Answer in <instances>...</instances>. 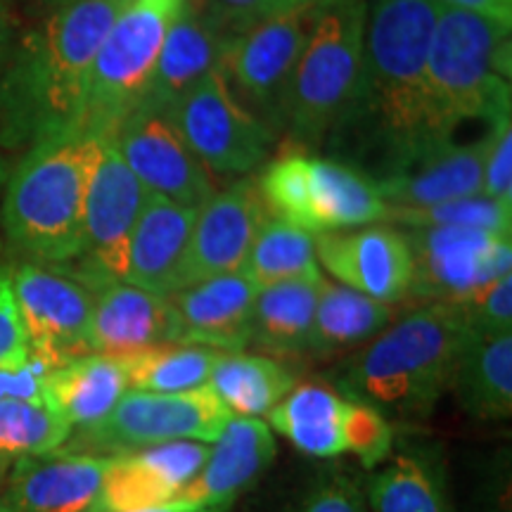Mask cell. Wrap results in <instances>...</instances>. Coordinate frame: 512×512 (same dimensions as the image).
<instances>
[{
  "mask_svg": "<svg viewBox=\"0 0 512 512\" xmlns=\"http://www.w3.org/2000/svg\"><path fill=\"white\" fill-rule=\"evenodd\" d=\"M230 418L233 413L209 387L176 394L128 389L105 420L81 434L98 456H121L171 441L211 444Z\"/></svg>",
  "mask_w": 512,
  "mask_h": 512,
  "instance_id": "obj_10",
  "label": "cell"
},
{
  "mask_svg": "<svg viewBox=\"0 0 512 512\" xmlns=\"http://www.w3.org/2000/svg\"><path fill=\"white\" fill-rule=\"evenodd\" d=\"M209 456L202 441H171L114 456L95 512H128L171 503L200 475Z\"/></svg>",
  "mask_w": 512,
  "mask_h": 512,
  "instance_id": "obj_20",
  "label": "cell"
},
{
  "mask_svg": "<svg viewBox=\"0 0 512 512\" xmlns=\"http://www.w3.org/2000/svg\"><path fill=\"white\" fill-rule=\"evenodd\" d=\"M472 328L453 304H425L389 323L344 363L337 392L384 418H427L451 387Z\"/></svg>",
  "mask_w": 512,
  "mask_h": 512,
  "instance_id": "obj_3",
  "label": "cell"
},
{
  "mask_svg": "<svg viewBox=\"0 0 512 512\" xmlns=\"http://www.w3.org/2000/svg\"><path fill=\"white\" fill-rule=\"evenodd\" d=\"M195 216L197 209L183 207L147 190L128 245L124 283L162 297L178 292Z\"/></svg>",
  "mask_w": 512,
  "mask_h": 512,
  "instance_id": "obj_24",
  "label": "cell"
},
{
  "mask_svg": "<svg viewBox=\"0 0 512 512\" xmlns=\"http://www.w3.org/2000/svg\"><path fill=\"white\" fill-rule=\"evenodd\" d=\"M389 323H394L392 304L377 302L368 294L325 280L318 294L306 354L328 358L361 349Z\"/></svg>",
  "mask_w": 512,
  "mask_h": 512,
  "instance_id": "obj_30",
  "label": "cell"
},
{
  "mask_svg": "<svg viewBox=\"0 0 512 512\" xmlns=\"http://www.w3.org/2000/svg\"><path fill=\"white\" fill-rule=\"evenodd\" d=\"M297 512H368V501L354 479L330 472L306 491Z\"/></svg>",
  "mask_w": 512,
  "mask_h": 512,
  "instance_id": "obj_40",
  "label": "cell"
},
{
  "mask_svg": "<svg viewBox=\"0 0 512 512\" xmlns=\"http://www.w3.org/2000/svg\"><path fill=\"white\" fill-rule=\"evenodd\" d=\"M268 216L271 211L256 178H242L230 188L214 192L197 209L178 290L216 275L242 271L256 233Z\"/></svg>",
  "mask_w": 512,
  "mask_h": 512,
  "instance_id": "obj_17",
  "label": "cell"
},
{
  "mask_svg": "<svg viewBox=\"0 0 512 512\" xmlns=\"http://www.w3.org/2000/svg\"><path fill=\"white\" fill-rule=\"evenodd\" d=\"M413 254L408 294L427 304H460L479 287L512 268L510 233L482 228H413L406 233Z\"/></svg>",
  "mask_w": 512,
  "mask_h": 512,
  "instance_id": "obj_12",
  "label": "cell"
},
{
  "mask_svg": "<svg viewBox=\"0 0 512 512\" xmlns=\"http://www.w3.org/2000/svg\"><path fill=\"white\" fill-rule=\"evenodd\" d=\"M278 444L264 418L233 415L216 441L200 475L171 503L178 505H233L271 467Z\"/></svg>",
  "mask_w": 512,
  "mask_h": 512,
  "instance_id": "obj_22",
  "label": "cell"
},
{
  "mask_svg": "<svg viewBox=\"0 0 512 512\" xmlns=\"http://www.w3.org/2000/svg\"><path fill=\"white\" fill-rule=\"evenodd\" d=\"M313 5L264 19L242 34L228 36L219 62L228 88L238 93L235 100L245 110L256 112L275 133L283 128L287 91L309 36Z\"/></svg>",
  "mask_w": 512,
  "mask_h": 512,
  "instance_id": "obj_11",
  "label": "cell"
},
{
  "mask_svg": "<svg viewBox=\"0 0 512 512\" xmlns=\"http://www.w3.org/2000/svg\"><path fill=\"white\" fill-rule=\"evenodd\" d=\"M0 512H8V510H5V508H0Z\"/></svg>",
  "mask_w": 512,
  "mask_h": 512,
  "instance_id": "obj_47",
  "label": "cell"
},
{
  "mask_svg": "<svg viewBox=\"0 0 512 512\" xmlns=\"http://www.w3.org/2000/svg\"><path fill=\"white\" fill-rule=\"evenodd\" d=\"M318 261L344 287L396 304L411 290L413 254L406 233L392 226L335 230L316 238Z\"/></svg>",
  "mask_w": 512,
  "mask_h": 512,
  "instance_id": "obj_18",
  "label": "cell"
},
{
  "mask_svg": "<svg viewBox=\"0 0 512 512\" xmlns=\"http://www.w3.org/2000/svg\"><path fill=\"white\" fill-rule=\"evenodd\" d=\"M72 427L46 403L0 401V479L22 460L57 451Z\"/></svg>",
  "mask_w": 512,
  "mask_h": 512,
  "instance_id": "obj_35",
  "label": "cell"
},
{
  "mask_svg": "<svg viewBox=\"0 0 512 512\" xmlns=\"http://www.w3.org/2000/svg\"><path fill=\"white\" fill-rule=\"evenodd\" d=\"M10 34H12V27H10L8 10H5V0H0V64H3L5 53H8L10 48Z\"/></svg>",
  "mask_w": 512,
  "mask_h": 512,
  "instance_id": "obj_45",
  "label": "cell"
},
{
  "mask_svg": "<svg viewBox=\"0 0 512 512\" xmlns=\"http://www.w3.org/2000/svg\"><path fill=\"white\" fill-rule=\"evenodd\" d=\"M12 294L31 354L50 368L91 354L93 290L79 275L24 264L12 273Z\"/></svg>",
  "mask_w": 512,
  "mask_h": 512,
  "instance_id": "obj_15",
  "label": "cell"
},
{
  "mask_svg": "<svg viewBox=\"0 0 512 512\" xmlns=\"http://www.w3.org/2000/svg\"><path fill=\"white\" fill-rule=\"evenodd\" d=\"M107 3H114V5H119V8H126V5L133 3V0H107Z\"/></svg>",
  "mask_w": 512,
  "mask_h": 512,
  "instance_id": "obj_46",
  "label": "cell"
},
{
  "mask_svg": "<svg viewBox=\"0 0 512 512\" xmlns=\"http://www.w3.org/2000/svg\"><path fill=\"white\" fill-rule=\"evenodd\" d=\"M259 287L242 271L216 275L171 294L181 320V344L230 354L252 342V318Z\"/></svg>",
  "mask_w": 512,
  "mask_h": 512,
  "instance_id": "obj_23",
  "label": "cell"
},
{
  "mask_svg": "<svg viewBox=\"0 0 512 512\" xmlns=\"http://www.w3.org/2000/svg\"><path fill=\"white\" fill-rule=\"evenodd\" d=\"M162 344H181V320L169 297L124 280L95 287L91 354L128 356Z\"/></svg>",
  "mask_w": 512,
  "mask_h": 512,
  "instance_id": "obj_19",
  "label": "cell"
},
{
  "mask_svg": "<svg viewBox=\"0 0 512 512\" xmlns=\"http://www.w3.org/2000/svg\"><path fill=\"white\" fill-rule=\"evenodd\" d=\"M264 420L273 434L311 458L354 453L366 470H375L392 456L389 420L325 384H297Z\"/></svg>",
  "mask_w": 512,
  "mask_h": 512,
  "instance_id": "obj_8",
  "label": "cell"
},
{
  "mask_svg": "<svg viewBox=\"0 0 512 512\" xmlns=\"http://www.w3.org/2000/svg\"><path fill=\"white\" fill-rule=\"evenodd\" d=\"M448 392L472 418L508 420L512 413V332L482 337L472 332L453 368Z\"/></svg>",
  "mask_w": 512,
  "mask_h": 512,
  "instance_id": "obj_28",
  "label": "cell"
},
{
  "mask_svg": "<svg viewBox=\"0 0 512 512\" xmlns=\"http://www.w3.org/2000/svg\"><path fill=\"white\" fill-rule=\"evenodd\" d=\"M126 392L128 380L117 356L86 354L48 375V406L72 432L105 420Z\"/></svg>",
  "mask_w": 512,
  "mask_h": 512,
  "instance_id": "obj_27",
  "label": "cell"
},
{
  "mask_svg": "<svg viewBox=\"0 0 512 512\" xmlns=\"http://www.w3.org/2000/svg\"><path fill=\"white\" fill-rule=\"evenodd\" d=\"M46 361L29 354L0 366V401L46 403L48 406V375Z\"/></svg>",
  "mask_w": 512,
  "mask_h": 512,
  "instance_id": "obj_39",
  "label": "cell"
},
{
  "mask_svg": "<svg viewBox=\"0 0 512 512\" xmlns=\"http://www.w3.org/2000/svg\"><path fill=\"white\" fill-rule=\"evenodd\" d=\"M242 273L259 287L320 273L316 235L292 226L278 216H268L249 249Z\"/></svg>",
  "mask_w": 512,
  "mask_h": 512,
  "instance_id": "obj_34",
  "label": "cell"
},
{
  "mask_svg": "<svg viewBox=\"0 0 512 512\" xmlns=\"http://www.w3.org/2000/svg\"><path fill=\"white\" fill-rule=\"evenodd\" d=\"M226 43L228 36L216 29L188 0L183 15L171 24L164 38L145 100L174 107V102L192 83L219 67Z\"/></svg>",
  "mask_w": 512,
  "mask_h": 512,
  "instance_id": "obj_26",
  "label": "cell"
},
{
  "mask_svg": "<svg viewBox=\"0 0 512 512\" xmlns=\"http://www.w3.org/2000/svg\"><path fill=\"white\" fill-rule=\"evenodd\" d=\"M221 354L195 344H162L117 358L124 366L128 389L176 394L207 387Z\"/></svg>",
  "mask_w": 512,
  "mask_h": 512,
  "instance_id": "obj_33",
  "label": "cell"
},
{
  "mask_svg": "<svg viewBox=\"0 0 512 512\" xmlns=\"http://www.w3.org/2000/svg\"><path fill=\"white\" fill-rule=\"evenodd\" d=\"M496 126L467 145L453 138H425L406 147L373 176L382 200L389 209H415L482 195L484 164Z\"/></svg>",
  "mask_w": 512,
  "mask_h": 512,
  "instance_id": "obj_16",
  "label": "cell"
},
{
  "mask_svg": "<svg viewBox=\"0 0 512 512\" xmlns=\"http://www.w3.org/2000/svg\"><path fill=\"white\" fill-rule=\"evenodd\" d=\"M510 29L475 12L441 5L427 53V128L453 138L467 121L494 126L510 117Z\"/></svg>",
  "mask_w": 512,
  "mask_h": 512,
  "instance_id": "obj_5",
  "label": "cell"
},
{
  "mask_svg": "<svg viewBox=\"0 0 512 512\" xmlns=\"http://www.w3.org/2000/svg\"><path fill=\"white\" fill-rule=\"evenodd\" d=\"M230 505H178L166 503L157 505V508H143V510H128V512H228Z\"/></svg>",
  "mask_w": 512,
  "mask_h": 512,
  "instance_id": "obj_44",
  "label": "cell"
},
{
  "mask_svg": "<svg viewBox=\"0 0 512 512\" xmlns=\"http://www.w3.org/2000/svg\"><path fill=\"white\" fill-rule=\"evenodd\" d=\"M105 136L74 131L31 145L12 174L3 204L10 245L34 264L76 261L83 247V207Z\"/></svg>",
  "mask_w": 512,
  "mask_h": 512,
  "instance_id": "obj_4",
  "label": "cell"
},
{
  "mask_svg": "<svg viewBox=\"0 0 512 512\" xmlns=\"http://www.w3.org/2000/svg\"><path fill=\"white\" fill-rule=\"evenodd\" d=\"M323 273L261 287L252 318V342L268 356L292 358L309 349Z\"/></svg>",
  "mask_w": 512,
  "mask_h": 512,
  "instance_id": "obj_29",
  "label": "cell"
},
{
  "mask_svg": "<svg viewBox=\"0 0 512 512\" xmlns=\"http://www.w3.org/2000/svg\"><path fill=\"white\" fill-rule=\"evenodd\" d=\"M482 192L491 200L512 207V126L510 119H503L496 126L491 138L489 155L484 164Z\"/></svg>",
  "mask_w": 512,
  "mask_h": 512,
  "instance_id": "obj_41",
  "label": "cell"
},
{
  "mask_svg": "<svg viewBox=\"0 0 512 512\" xmlns=\"http://www.w3.org/2000/svg\"><path fill=\"white\" fill-rule=\"evenodd\" d=\"M437 3L489 17L508 29L512 27V0H437Z\"/></svg>",
  "mask_w": 512,
  "mask_h": 512,
  "instance_id": "obj_43",
  "label": "cell"
},
{
  "mask_svg": "<svg viewBox=\"0 0 512 512\" xmlns=\"http://www.w3.org/2000/svg\"><path fill=\"white\" fill-rule=\"evenodd\" d=\"M441 3L368 0L363 83L356 110L335 140L375 152L377 169L430 136L425 69Z\"/></svg>",
  "mask_w": 512,
  "mask_h": 512,
  "instance_id": "obj_1",
  "label": "cell"
},
{
  "mask_svg": "<svg viewBox=\"0 0 512 512\" xmlns=\"http://www.w3.org/2000/svg\"><path fill=\"white\" fill-rule=\"evenodd\" d=\"M188 0H133L114 19L88 76L81 131L112 136L145 100L171 24Z\"/></svg>",
  "mask_w": 512,
  "mask_h": 512,
  "instance_id": "obj_7",
  "label": "cell"
},
{
  "mask_svg": "<svg viewBox=\"0 0 512 512\" xmlns=\"http://www.w3.org/2000/svg\"><path fill=\"white\" fill-rule=\"evenodd\" d=\"M145 197L147 188L128 169L112 138L105 136L102 155L88 183L83 207V247L76 259L81 261L79 278L91 290L112 280H124L128 245Z\"/></svg>",
  "mask_w": 512,
  "mask_h": 512,
  "instance_id": "obj_13",
  "label": "cell"
},
{
  "mask_svg": "<svg viewBox=\"0 0 512 512\" xmlns=\"http://www.w3.org/2000/svg\"><path fill=\"white\" fill-rule=\"evenodd\" d=\"M311 3L318 0H202V15L226 36H235L264 19L285 15Z\"/></svg>",
  "mask_w": 512,
  "mask_h": 512,
  "instance_id": "obj_38",
  "label": "cell"
},
{
  "mask_svg": "<svg viewBox=\"0 0 512 512\" xmlns=\"http://www.w3.org/2000/svg\"><path fill=\"white\" fill-rule=\"evenodd\" d=\"M368 0H318L285 102L287 143L332 140L356 110L363 83Z\"/></svg>",
  "mask_w": 512,
  "mask_h": 512,
  "instance_id": "obj_6",
  "label": "cell"
},
{
  "mask_svg": "<svg viewBox=\"0 0 512 512\" xmlns=\"http://www.w3.org/2000/svg\"><path fill=\"white\" fill-rule=\"evenodd\" d=\"M112 143L150 192L200 209L214 195V181L178 131L171 107L143 100L121 119Z\"/></svg>",
  "mask_w": 512,
  "mask_h": 512,
  "instance_id": "obj_14",
  "label": "cell"
},
{
  "mask_svg": "<svg viewBox=\"0 0 512 512\" xmlns=\"http://www.w3.org/2000/svg\"><path fill=\"white\" fill-rule=\"evenodd\" d=\"M463 311L472 332L482 337L508 335L512 332V275L479 287L465 302L453 304Z\"/></svg>",
  "mask_w": 512,
  "mask_h": 512,
  "instance_id": "obj_37",
  "label": "cell"
},
{
  "mask_svg": "<svg viewBox=\"0 0 512 512\" xmlns=\"http://www.w3.org/2000/svg\"><path fill=\"white\" fill-rule=\"evenodd\" d=\"M370 512H451L441 467L427 453L401 451L370 477Z\"/></svg>",
  "mask_w": 512,
  "mask_h": 512,
  "instance_id": "obj_32",
  "label": "cell"
},
{
  "mask_svg": "<svg viewBox=\"0 0 512 512\" xmlns=\"http://www.w3.org/2000/svg\"><path fill=\"white\" fill-rule=\"evenodd\" d=\"M207 387L223 406L242 418H266L297 387L294 373L273 356L230 351L221 354Z\"/></svg>",
  "mask_w": 512,
  "mask_h": 512,
  "instance_id": "obj_31",
  "label": "cell"
},
{
  "mask_svg": "<svg viewBox=\"0 0 512 512\" xmlns=\"http://www.w3.org/2000/svg\"><path fill=\"white\" fill-rule=\"evenodd\" d=\"M24 354H29V347L12 294V273L0 268V366Z\"/></svg>",
  "mask_w": 512,
  "mask_h": 512,
  "instance_id": "obj_42",
  "label": "cell"
},
{
  "mask_svg": "<svg viewBox=\"0 0 512 512\" xmlns=\"http://www.w3.org/2000/svg\"><path fill=\"white\" fill-rule=\"evenodd\" d=\"M121 10L107 0H60L53 15L24 38L0 88L10 143L36 145L81 131L93 60Z\"/></svg>",
  "mask_w": 512,
  "mask_h": 512,
  "instance_id": "obj_2",
  "label": "cell"
},
{
  "mask_svg": "<svg viewBox=\"0 0 512 512\" xmlns=\"http://www.w3.org/2000/svg\"><path fill=\"white\" fill-rule=\"evenodd\" d=\"M171 114L204 169L223 178L254 171L275 143L273 128L235 100L219 67L192 83Z\"/></svg>",
  "mask_w": 512,
  "mask_h": 512,
  "instance_id": "obj_9",
  "label": "cell"
},
{
  "mask_svg": "<svg viewBox=\"0 0 512 512\" xmlns=\"http://www.w3.org/2000/svg\"><path fill=\"white\" fill-rule=\"evenodd\" d=\"M387 202L375 178L337 159L309 157L302 226L311 235L384 221Z\"/></svg>",
  "mask_w": 512,
  "mask_h": 512,
  "instance_id": "obj_25",
  "label": "cell"
},
{
  "mask_svg": "<svg viewBox=\"0 0 512 512\" xmlns=\"http://www.w3.org/2000/svg\"><path fill=\"white\" fill-rule=\"evenodd\" d=\"M384 221L413 228H482L512 235V207L491 197L472 195L415 209H389Z\"/></svg>",
  "mask_w": 512,
  "mask_h": 512,
  "instance_id": "obj_36",
  "label": "cell"
},
{
  "mask_svg": "<svg viewBox=\"0 0 512 512\" xmlns=\"http://www.w3.org/2000/svg\"><path fill=\"white\" fill-rule=\"evenodd\" d=\"M114 456L43 453L12 467L8 512H95Z\"/></svg>",
  "mask_w": 512,
  "mask_h": 512,
  "instance_id": "obj_21",
  "label": "cell"
}]
</instances>
